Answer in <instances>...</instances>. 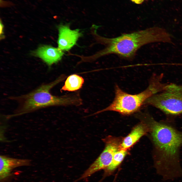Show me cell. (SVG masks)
<instances>
[{
    "instance_id": "cell-1",
    "label": "cell",
    "mask_w": 182,
    "mask_h": 182,
    "mask_svg": "<svg viewBox=\"0 0 182 182\" xmlns=\"http://www.w3.org/2000/svg\"><path fill=\"white\" fill-rule=\"evenodd\" d=\"M149 129L155 149L154 167L164 180L182 177L179 152L182 131L163 122L148 116Z\"/></svg>"
},
{
    "instance_id": "cell-2",
    "label": "cell",
    "mask_w": 182,
    "mask_h": 182,
    "mask_svg": "<svg viewBox=\"0 0 182 182\" xmlns=\"http://www.w3.org/2000/svg\"><path fill=\"white\" fill-rule=\"evenodd\" d=\"M100 38L106 47L98 53L97 57L114 54L128 60L133 59L137 51L145 45L156 42L170 43L172 42L170 35L165 29L157 27L124 33L115 37Z\"/></svg>"
},
{
    "instance_id": "cell-3",
    "label": "cell",
    "mask_w": 182,
    "mask_h": 182,
    "mask_svg": "<svg viewBox=\"0 0 182 182\" xmlns=\"http://www.w3.org/2000/svg\"><path fill=\"white\" fill-rule=\"evenodd\" d=\"M65 78V75H61L54 81L43 84L28 93L10 97V99L16 101L18 105L14 113L9 115V118L21 115L50 106L80 105L82 103L81 100L77 95L58 97L50 92L53 88Z\"/></svg>"
},
{
    "instance_id": "cell-4",
    "label": "cell",
    "mask_w": 182,
    "mask_h": 182,
    "mask_svg": "<svg viewBox=\"0 0 182 182\" xmlns=\"http://www.w3.org/2000/svg\"><path fill=\"white\" fill-rule=\"evenodd\" d=\"M163 75H153L149 86L143 92L137 94H128L118 86L115 88V97L107 107L94 113V115L106 111H113L124 115L130 114L138 111L149 98L163 90L167 83L162 81Z\"/></svg>"
},
{
    "instance_id": "cell-5",
    "label": "cell",
    "mask_w": 182,
    "mask_h": 182,
    "mask_svg": "<svg viewBox=\"0 0 182 182\" xmlns=\"http://www.w3.org/2000/svg\"><path fill=\"white\" fill-rule=\"evenodd\" d=\"M144 103L169 115L182 114V84L167 83L163 90L149 98Z\"/></svg>"
},
{
    "instance_id": "cell-6",
    "label": "cell",
    "mask_w": 182,
    "mask_h": 182,
    "mask_svg": "<svg viewBox=\"0 0 182 182\" xmlns=\"http://www.w3.org/2000/svg\"><path fill=\"white\" fill-rule=\"evenodd\" d=\"M103 140L105 144L104 150L74 182L86 179L98 171L105 169L111 164L115 153L119 149V142L115 138L110 137L106 138Z\"/></svg>"
},
{
    "instance_id": "cell-7",
    "label": "cell",
    "mask_w": 182,
    "mask_h": 182,
    "mask_svg": "<svg viewBox=\"0 0 182 182\" xmlns=\"http://www.w3.org/2000/svg\"><path fill=\"white\" fill-rule=\"evenodd\" d=\"M58 48L62 51H68L76 44L82 34L79 29L72 30L67 25H61L58 27Z\"/></svg>"
},
{
    "instance_id": "cell-8",
    "label": "cell",
    "mask_w": 182,
    "mask_h": 182,
    "mask_svg": "<svg viewBox=\"0 0 182 182\" xmlns=\"http://www.w3.org/2000/svg\"><path fill=\"white\" fill-rule=\"evenodd\" d=\"M31 162L28 159H18L4 155L0 156V181L5 182L11 176L14 169L21 167L30 165Z\"/></svg>"
},
{
    "instance_id": "cell-9",
    "label": "cell",
    "mask_w": 182,
    "mask_h": 182,
    "mask_svg": "<svg viewBox=\"0 0 182 182\" xmlns=\"http://www.w3.org/2000/svg\"><path fill=\"white\" fill-rule=\"evenodd\" d=\"M36 54L37 56L50 66L60 61L64 54L62 51L58 48L48 46L39 48Z\"/></svg>"
},
{
    "instance_id": "cell-10",
    "label": "cell",
    "mask_w": 182,
    "mask_h": 182,
    "mask_svg": "<svg viewBox=\"0 0 182 182\" xmlns=\"http://www.w3.org/2000/svg\"><path fill=\"white\" fill-rule=\"evenodd\" d=\"M149 129L148 126L144 123H141L137 126L124 139L120 146L119 149H127L146 134Z\"/></svg>"
},
{
    "instance_id": "cell-11",
    "label": "cell",
    "mask_w": 182,
    "mask_h": 182,
    "mask_svg": "<svg viewBox=\"0 0 182 182\" xmlns=\"http://www.w3.org/2000/svg\"><path fill=\"white\" fill-rule=\"evenodd\" d=\"M127 150L119 149L115 153L111 164L104 169L103 177L99 182H101L105 178L113 173L123 160L127 153Z\"/></svg>"
},
{
    "instance_id": "cell-12",
    "label": "cell",
    "mask_w": 182,
    "mask_h": 182,
    "mask_svg": "<svg viewBox=\"0 0 182 182\" xmlns=\"http://www.w3.org/2000/svg\"><path fill=\"white\" fill-rule=\"evenodd\" d=\"M84 82V79L82 77L76 74L71 75L67 78L61 91L77 90L81 88Z\"/></svg>"
},
{
    "instance_id": "cell-13",
    "label": "cell",
    "mask_w": 182,
    "mask_h": 182,
    "mask_svg": "<svg viewBox=\"0 0 182 182\" xmlns=\"http://www.w3.org/2000/svg\"><path fill=\"white\" fill-rule=\"evenodd\" d=\"M4 26L1 21L0 23V35H2L3 33V30Z\"/></svg>"
}]
</instances>
